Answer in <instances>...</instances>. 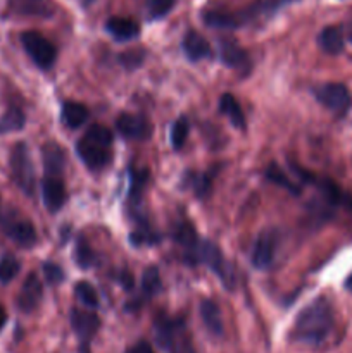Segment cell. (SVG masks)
Returning a JSON list of instances; mask_svg holds the SVG:
<instances>
[{
	"label": "cell",
	"mask_w": 352,
	"mask_h": 353,
	"mask_svg": "<svg viewBox=\"0 0 352 353\" xmlns=\"http://www.w3.org/2000/svg\"><path fill=\"white\" fill-rule=\"evenodd\" d=\"M69 321H71V327L75 330V334L78 336L79 343L83 347H86L95 338L97 331L100 327V319L93 310L92 312H86V310L72 309Z\"/></svg>",
	"instance_id": "cell-8"
},
{
	"label": "cell",
	"mask_w": 352,
	"mask_h": 353,
	"mask_svg": "<svg viewBox=\"0 0 352 353\" xmlns=\"http://www.w3.org/2000/svg\"><path fill=\"white\" fill-rule=\"evenodd\" d=\"M219 110L221 114H224V116L231 121V124H233L235 128H238V130H245L244 110H242L240 103L237 102V99H235L231 93H224V95H221Z\"/></svg>",
	"instance_id": "cell-22"
},
{
	"label": "cell",
	"mask_w": 352,
	"mask_h": 353,
	"mask_svg": "<svg viewBox=\"0 0 352 353\" xmlns=\"http://www.w3.org/2000/svg\"><path fill=\"white\" fill-rule=\"evenodd\" d=\"M43 274L50 285H59V283L64 281V271L57 264H54V262H45Z\"/></svg>",
	"instance_id": "cell-37"
},
{
	"label": "cell",
	"mask_w": 352,
	"mask_h": 353,
	"mask_svg": "<svg viewBox=\"0 0 352 353\" xmlns=\"http://www.w3.org/2000/svg\"><path fill=\"white\" fill-rule=\"evenodd\" d=\"M61 119L62 123L66 124L71 130H76V128L83 126L88 119V110L83 103L78 102H64L61 109Z\"/></svg>",
	"instance_id": "cell-21"
},
{
	"label": "cell",
	"mask_w": 352,
	"mask_h": 353,
	"mask_svg": "<svg viewBox=\"0 0 352 353\" xmlns=\"http://www.w3.org/2000/svg\"><path fill=\"white\" fill-rule=\"evenodd\" d=\"M314 95L335 114H345L351 107V93L342 83H324L314 90Z\"/></svg>",
	"instance_id": "cell-6"
},
{
	"label": "cell",
	"mask_w": 352,
	"mask_h": 353,
	"mask_svg": "<svg viewBox=\"0 0 352 353\" xmlns=\"http://www.w3.org/2000/svg\"><path fill=\"white\" fill-rule=\"evenodd\" d=\"M19 271L21 264L14 255H3L0 259V283L2 285H9L10 281H14Z\"/></svg>",
	"instance_id": "cell-28"
},
{
	"label": "cell",
	"mask_w": 352,
	"mask_h": 353,
	"mask_svg": "<svg viewBox=\"0 0 352 353\" xmlns=\"http://www.w3.org/2000/svg\"><path fill=\"white\" fill-rule=\"evenodd\" d=\"M130 202L138 203L140 200L141 192H144L145 185L148 183V171L147 169H130Z\"/></svg>",
	"instance_id": "cell-26"
},
{
	"label": "cell",
	"mask_w": 352,
	"mask_h": 353,
	"mask_svg": "<svg viewBox=\"0 0 352 353\" xmlns=\"http://www.w3.org/2000/svg\"><path fill=\"white\" fill-rule=\"evenodd\" d=\"M173 238H175L176 243L182 245V247L185 248L186 257H188V255L195 250L197 245H199V241H200L199 238H197L195 228H193V224L188 223V221H183V223L176 224Z\"/></svg>",
	"instance_id": "cell-23"
},
{
	"label": "cell",
	"mask_w": 352,
	"mask_h": 353,
	"mask_svg": "<svg viewBox=\"0 0 352 353\" xmlns=\"http://www.w3.org/2000/svg\"><path fill=\"white\" fill-rule=\"evenodd\" d=\"M9 168L12 181L16 183L17 188L26 196H33L35 188H37V181H35L33 161H31V155L26 143L19 141V143L14 145L12 152H10Z\"/></svg>",
	"instance_id": "cell-3"
},
{
	"label": "cell",
	"mask_w": 352,
	"mask_h": 353,
	"mask_svg": "<svg viewBox=\"0 0 352 353\" xmlns=\"http://www.w3.org/2000/svg\"><path fill=\"white\" fill-rule=\"evenodd\" d=\"M317 43L326 54L337 55L344 50V33L338 26H326L317 37Z\"/></svg>",
	"instance_id": "cell-20"
},
{
	"label": "cell",
	"mask_w": 352,
	"mask_h": 353,
	"mask_svg": "<svg viewBox=\"0 0 352 353\" xmlns=\"http://www.w3.org/2000/svg\"><path fill=\"white\" fill-rule=\"evenodd\" d=\"M75 254H76V264H78L79 268L86 269L93 264V259H95V255H93L92 248L88 247V243L85 241V238H79L78 240Z\"/></svg>",
	"instance_id": "cell-34"
},
{
	"label": "cell",
	"mask_w": 352,
	"mask_h": 353,
	"mask_svg": "<svg viewBox=\"0 0 352 353\" xmlns=\"http://www.w3.org/2000/svg\"><path fill=\"white\" fill-rule=\"evenodd\" d=\"M106 30L117 41L135 40L140 34V26L133 19H128V17H110L106 23Z\"/></svg>",
	"instance_id": "cell-17"
},
{
	"label": "cell",
	"mask_w": 352,
	"mask_h": 353,
	"mask_svg": "<svg viewBox=\"0 0 352 353\" xmlns=\"http://www.w3.org/2000/svg\"><path fill=\"white\" fill-rule=\"evenodd\" d=\"M3 233L7 234L9 240H12L14 243L23 248L35 247V243L38 241L37 230L26 219H9L3 224Z\"/></svg>",
	"instance_id": "cell-12"
},
{
	"label": "cell",
	"mask_w": 352,
	"mask_h": 353,
	"mask_svg": "<svg viewBox=\"0 0 352 353\" xmlns=\"http://www.w3.org/2000/svg\"><path fill=\"white\" fill-rule=\"evenodd\" d=\"M21 43H23V48L30 55L31 61L40 69L47 71L55 64L57 50H55L54 43L38 31H24V33H21Z\"/></svg>",
	"instance_id": "cell-5"
},
{
	"label": "cell",
	"mask_w": 352,
	"mask_h": 353,
	"mask_svg": "<svg viewBox=\"0 0 352 353\" xmlns=\"http://www.w3.org/2000/svg\"><path fill=\"white\" fill-rule=\"evenodd\" d=\"M144 59H145L144 50H128L119 55V62L126 69H137L138 65L144 62Z\"/></svg>",
	"instance_id": "cell-36"
},
{
	"label": "cell",
	"mask_w": 352,
	"mask_h": 353,
	"mask_svg": "<svg viewBox=\"0 0 352 353\" xmlns=\"http://www.w3.org/2000/svg\"><path fill=\"white\" fill-rule=\"evenodd\" d=\"M188 131H190V124L186 121V117H178V119L173 123L171 126V147L175 150H182V147L185 145L186 137H188Z\"/></svg>",
	"instance_id": "cell-30"
},
{
	"label": "cell",
	"mask_w": 352,
	"mask_h": 353,
	"mask_svg": "<svg viewBox=\"0 0 352 353\" xmlns=\"http://www.w3.org/2000/svg\"><path fill=\"white\" fill-rule=\"evenodd\" d=\"M192 178H186L188 185H192V188L195 190L197 195L202 199V196H207L211 192V179L207 178L206 174H190Z\"/></svg>",
	"instance_id": "cell-35"
},
{
	"label": "cell",
	"mask_w": 352,
	"mask_h": 353,
	"mask_svg": "<svg viewBox=\"0 0 352 353\" xmlns=\"http://www.w3.org/2000/svg\"><path fill=\"white\" fill-rule=\"evenodd\" d=\"M75 295L76 299H78V302H81L83 305L88 307V309H99V295H97V290L93 288L90 283L79 281L78 285L75 286Z\"/></svg>",
	"instance_id": "cell-27"
},
{
	"label": "cell",
	"mask_w": 352,
	"mask_h": 353,
	"mask_svg": "<svg viewBox=\"0 0 352 353\" xmlns=\"http://www.w3.org/2000/svg\"><path fill=\"white\" fill-rule=\"evenodd\" d=\"M6 323H7V314H6V310H3L2 307H0V331L3 330Z\"/></svg>",
	"instance_id": "cell-39"
},
{
	"label": "cell",
	"mask_w": 352,
	"mask_h": 353,
	"mask_svg": "<svg viewBox=\"0 0 352 353\" xmlns=\"http://www.w3.org/2000/svg\"><path fill=\"white\" fill-rule=\"evenodd\" d=\"M159 240H161V238L157 236V233H154L147 224H144V226L138 228L137 231H133L130 236V241L135 247H140V245H154L157 243Z\"/></svg>",
	"instance_id": "cell-33"
},
{
	"label": "cell",
	"mask_w": 352,
	"mask_h": 353,
	"mask_svg": "<svg viewBox=\"0 0 352 353\" xmlns=\"http://www.w3.org/2000/svg\"><path fill=\"white\" fill-rule=\"evenodd\" d=\"M85 138L92 143L100 145V147L110 148L113 145V133H110L109 128L102 126V124H93L88 128V131L85 133Z\"/></svg>",
	"instance_id": "cell-29"
},
{
	"label": "cell",
	"mask_w": 352,
	"mask_h": 353,
	"mask_svg": "<svg viewBox=\"0 0 352 353\" xmlns=\"http://www.w3.org/2000/svg\"><path fill=\"white\" fill-rule=\"evenodd\" d=\"M176 0H147V17L150 21L162 19L171 12Z\"/></svg>",
	"instance_id": "cell-31"
},
{
	"label": "cell",
	"mask_w": 352,
	"mask_h": 353,
	"mask_svg": "<svg viewBox=\"0 0 352 353\" xmlns=\"http://www.w3.org/2000/svg\"><path fill=\"white\" fill-rule=\"evenodd\" d=\"M155 341L162 350L169 353H193L192 345L186 338L185 324L178 319H168L166 316H159L154 324Z\"/></svg>",
	"instance_id": "cell-2"
},
{
	"label": "cell",
	"mask_w": 352,
	"mask_h": 353,
	"mask_svg": "<svg viewBox=\"0 0 352 353\" xmlns=\"http://www.w3.org/2000/svg\"><path fill=\"white\" fill-rule=\"evenodd\" d=\"M266 178H268L269 181H273V183H276V185H280V186H283V188H286L290 193H293V195H299V193H300L299 192V186L293 185V183L290 181L289 178H286L285 172H283L282 169H280L276 164L269 165L268 171H266Z\"/></svg>",
	"instance_id": "cell-32"
},
{
	"label": "cell",
	"mask_w": 352,
	"mask_h": 353,
	"mask_svg": "<svg viewBox=\"0 0 352 353\" xmlns=\"http://www.w3.org/2000/svg\"><path fill=\"white\" fill-rule=\"evenodd\" d=\"M126 353H154V350H152V347L147 343V341H138V343H135L133 347L128 348Z\"/></svg>",
	"instance_id": "cell-38"
},
{
	"label": "cell",
	"mask_w": 352,
	"mask_h": 353,
	"mask_svg": "<svg viewBox=\"0 0 352 353\" xmlns=\"http://www.w3.org/2000/svg\"><path fill=\"white\" fill-rule=\"evenodd\" d=\"M335 324L333 307L326 299L313 300L309 305L304 307L295 317L292 330L293 340L306 345H321L331 333Z\"/></svg>",
	"instance_id": "cell-1"
},
{
	"label": "cell",
	"mask_w": 352,
	"mask_h": 353,
	"mask_svg": "<svg viewBox=\"0 0 352 353\" xmlns=\"http://www.w3.org/2000/svg\"><path fill=\"white\" fill-rule=\"evenodd\" d=\"M345 286H347V290H349V292L352 293V274L349 276V279H347V281H345Z\"/></svg>",
	"instance_id": "cell-40"
},
{
	"label": "cell",
	"mask_w": 352,
	"mask_h": 353,
	"mask_svg": "<svg viewBox=\"0 0 352 353\" xmlns=\"http://www.w3.org/2000/svg\"><path fill=\"white\" fill-rule=\"evenodd\" d=\"M200 317H202L206 327L214 336H223V317H221L219 307L213 300H202L200 302Z\"/></svg>",
	"instance_id": "cell-19"
},
{
	"label": "cell",
	"mask_w": 352,
	"mask_h": 353,
	"mask_svg": "<svg viewBox=\"0 0 352 353\" xmlns=\"http://www.w3.org/2000/svg\"><path fill=\"white\" fill-rule=\"evenodd\" d=\"M275 234L271 231H262L255 240L254 248H252V265L255 269H261V271L269 269L275 262Z\"/></svg>",
	"instance_id": "cell-11"
},
{
	"label": "cell",
	"mask_w": 352,
	"mask_h": 353,
	"mask_svg": "<svg viewBox=\"0 0 352 353\" xmlns=\"http://www.w3.org/2000/svg\"><path fill=\"white\" fill-rule=\"evenodd\" d=\"M202 21L211 28H219V30H237L244 26L240 14L238 12H224V10H207L202 14Z\"/></svg>",
	"instance_id": "cell-18"
},
{
	"label": "cell",
	"mask_w": 352,
	"mask_h": 353,
	"mask_svg": "<svg viewBox=\"0 0 352 353\" xmlns=\"http://www.w3.org/2000/svg\"><path fill=\"white\" fill-rule=\"evenodd\" d=\"M41 296H43V288H41L40 279H38V276L35 274V272H31V274L24 279L23 286H21L19 293H17V309L24 314L35 312L37 307L40 305Z\"/></svg>",
	"instance_id": "cell-9"
},
{
	"label": "cell",
	"mask_w": 352,
	"mask_h": 353,
	"mask_svg": "<svg viewBox=\"0 0 352 353\" xmlns=\"http://www.w3.org/2000/svg\"><path fill=\"white\" fill-rule=\"evenodd\" d=\"M41 199L48 212H59L66 202V186L59 178L47 176L41 181Z\"/></svg>",
	"instance_id": "cell-14"
},
{
	"label": "cell",
	"mask_w": 352,
	"mask_h": 353,
	"mask_svg": "<svg viewBox=\"0 0 352 353\" xmlns=\"http://www.w3.org/2000/svg\"><path fill=\"white\" fill-rule=\"evenodd\" d=\"M116 128L124 138L128 140H138L144 141L148 140L152 137V123L145 116H140V114H130L123 112L116 119Z\"/></svg>",
	"instance_id": "cell-7"
},
{
	"label": "cell",
	"mask_w": 352,
	"mask_h": 353,
	"mask_svg": "<svg viewBox=\"0 0 352 353\" xmlns=\"http://www.w3.org/2000/svg\"><path fill=\"white\" fill-rule=\"evenodd\" d=\"M183 52H185L186 59L192 62L204 61V59L211 57V45L206 38L197 31H186L182 41Z\"/></svg>",
	"instance_id": "cell-15"
},
{
	"label": "cell",
	"mask_w": 352,
	"mask_h": 353,
	"mask_svg": "<svg viewBox=\"0 0 352 353\" xmlns=\"http://www.w3.org/2000/svg\"><path fill=\"white\" fill-rule=\"evenodd\" d=\"M26 124V116L19 107H9L3 116H0V134L16 133Z\"/></svg>",
	"instance_id": "cell-24"
},
{
	"label": "cell",
	"mask_w": 352,
	"mask_h": 353,
	"mask_svg": "<svg viewBox=\"0 0 352 353\" xmlns=\"http://www.w3.org/2000/svg\"><path fill=\"white\" fill-rule=\"evenodd\" d=\"M141 292L147 299H152V296L159 295L162 292V283L161 276H159V269L155 265H150L144 271V276H141Z\"/></svg>",
	"instance_id": "cell-25"
},
{
	"label": "cell",
	"mask_w": 352,
	"mask_h": 353,
	"mask_svg": "<svg viewBox=\"0 0 352 353\" xmlns=\"http://www.w3.org/2000/svg\"><path fill=\"white\" fill-rule=\"evenodd\" d=\"M217 54L223 64L233 69H245L248 68V54L231 38H221L217 45Z\"/></svg>",
	"instance_id": "cell-13"
},
{
	"label": "cell",
	"mask_w": 352,
	"mask_h": 353,
	"mask_svg": "<svg viewBox=\"0 0 352 353\" xmlns=\"http://www.w3.org/2000/svg\"><path fill=\"white\" fill-rule=\"evenodd\" d=\"M76 154L81 159L83 164L88 169H92V171H100V169H104L110 162L109 148L92 143L86 138H81L76 143Z\"/></svg>",
	"instance_id": "cell-10"
},
{
	"label": "cell",
	"mask_w": 352,
	"mask_h": 353,
	"mask_svg": "<svg viewBox=\"0 0 352 353\" xmlns=\"http://www.w3.org/2000/svg\"><path fill=\"white\" fill-rule=\"evenodd\" d=\"M190 264H204L211 269V271L216 272V276H219V279L223 281V285L228 290L233 288V274H231V268H228L226 262H224L223 254L217 248V245H214L209 240H200L197 245L195 250L188 255Z\"/></svg>",
	"instance_id": "cell-4"
},
{
	"label": "cell",
	"mask_w": 352,
	"mask_h": 353,
	"mask_svg": "<svg viewBox=\"0 0 352 353\" xmlns=\"http://www.w3.org/2000/svg\"><path fill=\"white\" fill-rule=\"evenodd\" d=\"M41 159H43V168L47 176L57 178L59 174H62L66 168V154L57 143H54V141L45 143L41 148Z\"/></svg>",
	"instance_id": "cell-16"
}]
</instances>
